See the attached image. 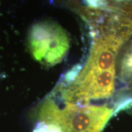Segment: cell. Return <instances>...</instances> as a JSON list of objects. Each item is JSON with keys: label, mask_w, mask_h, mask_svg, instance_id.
Masks as SVG:
<instances>
[{"label": "cell", "mask_w": 132, "mask_h": 132, "mask_svg": "<svg viewBox=\"0 0 132 132\" xmlns=\"http://www.w3.org/2000/svg\"><path fill=\"white\" fill-rule=\"evenodd\" d=\"M103 5L118 13L132 24V0H103Z\"/></svg>", "instance_id": "cell-2"}, {"label": "cell", "mask_w": 132, "mask_h": 132, "mask_svg": "<svg viewBox=\"0 0 132 132\" xmlns=\"http://www.w3.org/2000/svg\"><path fill=\"white\" fill-rule=\"evenodd\" d=\"M39 36V59H45L46 62L55 64L65 55L69 47L68 39L62 30L54 26H43Z\"/></svg>", "instance_id": "cell-1"}]
</instances>
